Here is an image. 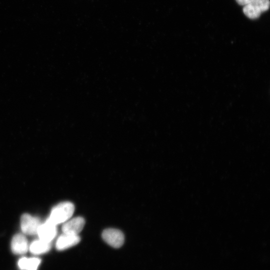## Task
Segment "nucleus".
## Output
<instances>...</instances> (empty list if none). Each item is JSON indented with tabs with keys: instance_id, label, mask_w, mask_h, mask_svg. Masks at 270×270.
I'll list each match as a JSON object with an SVG mask.
<instances>
[{
	"instance_id": "obj_1",
	"label": "nucleus",
	"mask_w": 270,
	"mask_h": 270,
	"mask_svg": "<svg viewBox=\"0 0 270 270\" xmlns=\"http://www.w3.org/2000/svg\"><path fill=\"white\" fill-rule=\"evenodd\" d=\"M74 211V206L72 203L70 202H62L53 208L47 220L56 226L70 219Z\"/></svg>"
},
{
	"instance_id": "obj_2",
	"label": "nucleus",
	"mask_w": 270,
	"mask_h": 270,
	"mask_svg": "<svg viewBox=\"0 0 270 270\" xmlns=\"http://www.w3.org/2000/svg\"><path fill=\"white\" fill-rule=\"evenodd\" d=\"M269 0H255L243 8L244 14L252 20L256 19L270 8Z\"/></svg>"
},
{
	"instance_id": "obj_3",
	"label": "nucleus",
	"mask_w": 270,
	"mask_h": 270,
	"mask_svg": "<svg viewBox=\"0 0 270 270\" xmlns=\"http://www.w3.org/2000/svg\"><path fill=\"white\" fill-rule=\"evenodd\" d=\"M40 224V221L38 218L28 214H24L21 216L20 227L22 230L26 234H36Z\"/></svg>"
},
{
	"instance_id": "obj_4",
	"label": "nucleus",
	"mask_w": 270,
	"mask_h": 270,
	"mask_svg": "<svg viewBox=\"0 0 270 270\" xmlns=\"http://www.w3.org/2000/svg\"><path fill=\"white\" fill-rule=\"evenodd\" d=\"M104 240L114 248H119L124 242V237L123 233L116 228H107L102 233Z\"/></svg>"
},
{
	"instance_id": "obj_5",
	"label": "nucleus",
	"mask_w": 270,
	"mask_h": 270,
	"mask_svg": "<svg viewBox=\"0 0 270 270\" xmlns=\"http://www.w3.org/2000/svg\"><path fill=\"white\" fill-rule=\"evenodd\" d=\"M80 240L78 234L62 233L56 241V248L58 250H64L77 244Z\"/></svg>"
},
{
	"instance_id": "obj_6",
	"label": "nucleus",
	"mask_w": 270,
	"mask_h": 270,
	"mask_svg": "<svg viewBox=\"0 0 270 270\" xmlns=\"http://www.w3.org/2000/svg\"><path fill=\"white\" fill-rule=\"evenodd\" d=\"M56 225L48 220L40 225L37 232L40 239L50 242L57 234Z\"/></svg>"
},
{
	"instance_id": "obj_7",
	"label": "nucleus",
	"mask_w": 270,
	"mask_h": 270,
	"mask_svg": "<svg viewBox=\"0 0 270 270\" xmlns=\"http://www.w3.org/2000/svg\"><path fill=\"white\" fill-rule=\"evenodd\" d=\"M84 224V219L81 216H77L64 222L62 230L63 233L78 234L82 230Z\"/></svg>"
},
{
	"instance_id": "obj_8",
	"label": "nucleus",
	"mask_w": 270,
	"mask_h": 270,
	"mask_svg": "<svg viewBox=\"0 0 270 270\" xmlns=\"http://www.w3.org/2000/svg\"><path fill=\"white\" fill-rule=\"evenodd\" d=\"M28 242L26 236L20 234H15L11 242V249L16 254H24L28 250Z\"/></svg>"
},
{
	"instance_id": "obj_9",
	"label": "nucleus",
	"mask_w": 270,
	"mask_h": 270,
	"mask_svg": "<svg viewBox=\"0 0 270 270\" xmlns=\"http://www.w3.org/2000/svg\"><path fill=\"white\" fill-rule=\"evenodd\" d=\"M50 248V242L39 239L33 241L29 246L28 249L33 254L39 255L47 252Z\"/></svg>"
},
{
	"instance_id": "obj_10",
	"label": "nucleus",
	"mask_w": 270,
	"mask_h": 270,
	"mask_svg": "<svg viewBox=\"0 0 270 270\" xmlns=\"http://www.w3.org/2000/svg\"><path fill=\"white\" fill-rule=\"evenodd\" d=\"M41 262L38 258H22L18 261V266L20 270H38Z\"/></svg>"
},
{
	"instance_id": "obj_11",
	"label": "nucleus",
	"mask_w": 270,
	"mask_h": 270,
	"mask_svg": "<svg viewBox=\"0 0 270 270\" xmlns=\"http://www.w3.org/2000/svg\"><path fill=\"white\" fill-rule=\"evenodd\" d=\"M238 4L241 6H246L251 3L255 0H236Z\"/></svg>"
}]
</instances>
